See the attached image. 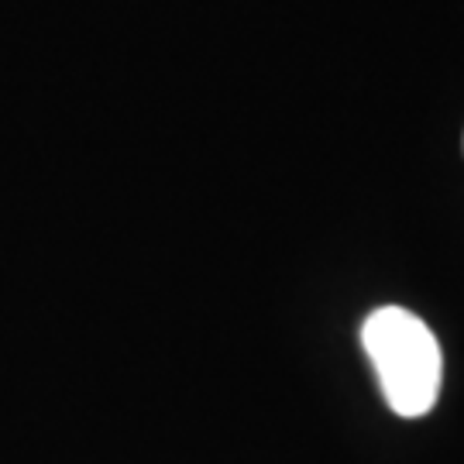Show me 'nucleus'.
<instances>
[{
    "label": "nucleus",
    "instance_id": "nucleus-1",
    "mask_svg": "<svg viewBox=\"0 0 464 464\" xmlns=\"http://www.w3.org/2000/svg\"><path fill=\"white\" fill-rule=\"evenodd\" d=\"M362 344L392 413L406 420L430 413L444 379V354L430 327L402 306H379L362 324Z\"/></svg>",
    "mask_w": 464,
    "mask_h": 464
}]
</instances>
